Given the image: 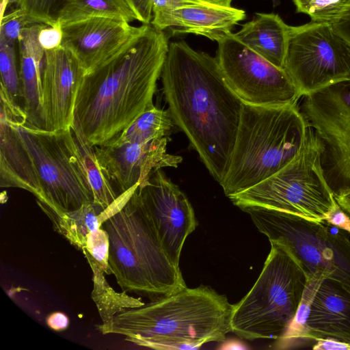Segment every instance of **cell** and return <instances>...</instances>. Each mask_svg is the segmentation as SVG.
Masks as SVG:
<instances>
[{
  "label": "cell",
  "mask_w": 350,
  "mask_h": 350,
  "mask_svg": "<svg viewBox=\"0 0 350 350\" xmlns=\"http://www.w3.org/2000/svg\"><path fill=\"white\" fill-rule=\"evenodd\" d=\"M220 349H245V347L243 345L241 342L239 341H230L226 342L224 344L223 347H221Z\"/></svg>",
  "instance_id": "obj_42"
},
{
  "label": "cell",
  "mask_w": 350,
  "mask_h": 350,
  "mask_svg": "<svg viewBox=\"0 0 350 350\" xmlns=\"http://www.w3.org/2000/svg\"><path fill=\"white\" fill-rule=\"evenodd\" d=\"M90 17H108L131 23L137 18L125 0H68L57 17V25Z\"/></svg>",
  "instance_id": "obj_24"
},
{
  "label": "cell",
  "mask_w": 350,
  "mask_h": 350,
  "mask_svg": "<svg viewBox=\"0 0 350 350\" xmlns=\"http://www.w3.org/2000/svg\"><path fill=\"white\" fill-rule=\"evenodd\" d=\"M135 14L137 21L143 24H150L152 18L153 0H125Z\"/></svg>",
  "instance_id": "obj_35"
},
{
  "label": "cell",
  "mask_w": 350,
  "mask_h": 350,
  "mask_svg": "<svg viewBox=\"0 0 350 350\" xmlns=\"http://www.w3.org/2000/svg\"><path fill=\"white\" fill-rule=\"evenodd\" d=\"M38 40L44 51L53 50L59 47L62 42L61 26L46 25L40 31Z\"/></svg>",
  "instance_id": "obj_34"
},
{
  "label": "cell",
  "mask_w": 350,
  "mask_h": 350,
  "mask_svg": "<svg viewBox=\"0 0 350 350\" xmlns=\"http://www.w3.org/2000/svg\"><path fill=\"white\" fill-rule=\"evenodd\" d=\"M269 242L285 246L311 278L323 276L350 293V237L327 221L259 207L246 208Z\"/></svg>",
  "instance_id": "obj_8"
},
{
  "label": "cell",
  "mask_w": 350,
  "mask_h": 350,
  "mask_svg": "<svg viewBox=\"0 0 350 350\" xmlns=\"http://www.w3.org/2000/svg\"><path fill=\"white\" fill-rule=\"evenodd\" d=\"M137 189L101 227L109 235V267L122 291L154 300L187 286L165 252Z\"/></svg>",
  "instance_id": "obj_5"
},
{
  "label": "cell",
  "mask_w": 350,
  "mask_h": 350,
  "mask_svg": "<svg viewBox=\"0 0 350 350\" xmlns=\"http://www.w3.org/2000/svg\"><path fill=\"white\" fill-rule=\"evenodd\" d=\"M46 322L49 328L60 332L65 330L68 327L69 319L66 314L62 312H54L47 317Z\"/></svg>",
  "instance_id": "obj_37"
},
{
  "label": "cell",
  "mask_w": 350,
  "mask_h": 350,
  "mask_svg": "<svg viewBox=\"0 0 350 350\" xmlns=\"http://www.w3.org/2000/svg\"><path fill=\"white\" fill-rule=\"evenodd\" d=\"M206 3L225 8H230L232 0H202Z\"/></svg>",
  "instance_id": "obj_43"
},
{
  "label": "cell",
  "mask_w": 350,
  "mask_h": 350,
  "mask_svg": "<svg viewBox=\"0 0 350 350\" xmlns=\"http://www.w3.org/2000/svg\"><path fill=\"white\" fill-rule=\"evenodd\" d=\"M307 323L314 343L332 338L350 344V293L324 279L314 295Z\"/></svg>",
  "instance_id": "obj_19"
},
{
  "label": "cell",
  "mask_w": 350,
  "mask_h": 350,
  "mask_svg": "<svg viewBox=\"0 0 350 350\" xmlns=\"http://www.w3.org/2000/svg\"><path fill=\"white\" fill-rule=\"evenodd\" d=\"M314 350H350V344L332 338L318 339L312 346Z\"/></svg>",
  "instance_id": "obj_38"
},
{
  "label": "cell",
  "mask_w": 350,
  "mask_h": 350,
  "mask_svg": "<svg viewBox=\"0 0 350 350\" xmlns=\"http://www.w3.org/2000/svg\"><path fill=\"white\" fill-rule=\"evenodd\" d=\"M137 189L165 252L173 265L179 267L185 241L198 225L191 203L161 170Z\"/></svg>",
  "instance_id": "obj_13"
},
{
  "label": "cell",
  "mask_w": 350,
  "mask_h": 350,
  "mask_svg": "<svg viewBox=\"0 0 350 350\" xmlns=\"http://www.w3.org/2000/svg\"><path fill=\"white\" fill-rule=\"evenodd\" d=\"M284 68L301 96L350 81V46L328 23L290 26Z\"/></svg>",
  "instance_id": "obj_10"
},
{
  "label": "cell",
  "mask_w": 350,
  "mask_h": 350,
  "mask_svg": "<svg viewBox=\"0 0 350 350\" xmlns=\"http://www.w3.org/2000/svg\"><path fill=\"white\" fill-rule=\"evenodd\" d=\"M297 12L313 22L334 24L350 8V0H293Z\"/></svg>",
  "instance_id": "obj_28"
},
{
  "label": "cell",
  "mask_w": 350,
  "mask_h": 350,
  "mask_svg": "<svg viewBox=\"0 0 350 350\" xmlns=\"http://www.w3.org/2000/svg\"><path fill=\"white\" fill-rule=\"evenodd\" d=\"M334 196L338 205L350 217V186L334 191Z\"/></svg>",
  "instance_id": "obj_40"
},
{
  "label": "cell",
  "mask_w": 350,
  "mask_h": 350,
  "mask_svg": "<svg viewBox=\"0 0 350 350\" xmlns=\"http://www.w3.org/2000/svg\"><path fill=\"white\" fill-rule=\"evenodd\" d=\"M138 186L124 193L110 206L104 208L94 202H86L71 211H60L36 200L38 205L51 220L54 230L70 244L82 251L88 234L119 211Z\"/></svg>",
  "instance_id": "obj_20"
},
{
  "label": "cell",
  "mask_w": 350,
  "mask_h": 350,
  "mask_svg": "<svg viewBox=\"0 0 350 350\" xmlns=\"http://www.w3.org/2000/svg\"><path fill=\"white\" fill-rule=\"evenodd\" d=\"M85 75L79 62L68 49L60 46L44 51L42 91L45 130L71 128L78 90Z\"/></svg>",
  "instance_id": "obj_16"
},
{
  "label": "cell",
  "mask_w": 350,
  "mask_h": 350,
  "mask_svg": "<svg viewBox=\"0 0 350 350\" xmlns=\"http://www.w3.org/2000/svg\"><path fill=\"white\" fill-rule=\"evenodd\" d=\"M202 2V0H153L150 25L158 30L163 31L167 29L170 16L174 10Z\"/></svg>",
  "instance_id": "obj_33"
},
{
  "label": "cell",
  "mask_w": 350,
  "mask_h": 350,
  "mask_svg": "<svg viewBox=\"0 0 350 350\" xmlns=\"http://www.w3.org/2000/svg\"><path fill=\"white\" fill-rule=\"evenodd\" d=\"M0 85L3 87L11 98L21 107V88L19 72L16 66L15 46L0 40Z\"/></svg>",
  "instance_id": "obj_29"
},
{
  "label": "cell",
  "mask_w": 350,
  "mask_h": 350,
  "mask_svg": "<svg viewBox=\"0 0 350 350\" xmlns=\"http://www.w3.org/2000/svg\"><path fill=\"white\" fill-rule=\"evenodd\" d=\"M23 0H1V18L5 14L6 9L10 5L14 4L16 8L21 5Z\"/></svg>",
  "instance_id": "obj_41"
},
{
  "label": "cell",
  "mask_w": 350,
  "mask_h": 350,
  "mask_svg": "<svg viewBox=\"0 0 350 350\" xmlns=\"http://www.w3.org/2000/svg\"><path fill=\"white\" fill-rule=\"evenodd\" d=\"M18 130L37 173L40 201L64 211L94 202L71 128L49 131L23 122Z\"/></svg>",
  "instance_id": "obj_9"
},
{
  "label": "cell",
  "mask_w": 350,
  "mask_h": 350,
  "mask_svg": "<svg viewBox=\"0 0 350 350\" xmlns=\"http://www.w3.org/2000/svg\"><path fill=\"white\" fill-rule=\"evenodd\" d=\"M71 129L78 155L93 194L94 202L106 208L113 204L120 196L105 176L98 161L94 147L88 141L79 120L75 115Z\"/></svg>",
  "instance_id": "obj_23"
},
{
  "label": "cell",
  "mask_w": 350,
  "mask_h": 350,
  "mask_svg": "<svg viewBox=\"0 0 350 350\" xmlns=\"http://www.w3.org/2000/svg\"><path fill=\"white\" fill-rule=\"evenodd\" d=\"M35 23L23 8H16L1 18L0 40L16 46L22 29Z\"/></svg>",
  "instance_id": "obj_32"
},
{
  "label": "cell",
  "mask_w": 350,
  "mask_h": 350,
  "mask_svg": "<svg viewBox=\"0 0 350 350\" xmlns=\"http://www.w3.org/2000/svg\"><path fill=\"white\" fill-rule=\"evenodd\" d=\"M170 138L121 145L93 146L99 165L119 196L139 185L142 187L151 175L163 167H177L182 157L167 152Z\"/></svg>",
  "instance_id": "obj_14"
},
{
  "label": "cell",
  "mask_w": 350,
  "mask_h": 350,
  "mask_svg": "<svg viewBox=\"0 0 350 350\" xmlns=\"http://www.w3.org/2000/svg\"><path fill=\"white\" fill-rule=\"evenodd\" d=\"M234 304L208 286L180 290L136 307L124 309L97 329L154 349H198L222 342L231 332Z\"/></svg>",
  "instance_id": "obj_3"
},
{
  "label": "cell",
  "mask_w": 350,
  "mask_h": 350,
  "mask_svg": "<svg viewBox=\"0 0 350 350\" xmlns=\"http://www.w3.org/2000/svg\"><path fill=\"white\" fill-rule=\"evenodd\" d=\"M161 75L174 124L220 184L229 167L243 103L227 83L216 57L183 40L169 44Z\"/></svg>",
  "instance_id": "obj_1"
},
{
  "label": "cell",
  "mask_w": 350,
  "mask_h": 350,
  "mask_svg": "<svg viewBox=\"0 0 350 350\" xmlns=\"http://www.w3.org/2000/svg\"><path fill=\"white\" fill-rule=\"evenodd\" d=\"M92 271L93 290L92 298L94 301L101 324L109 323L113 316L124 309L136 308L144 304L140 299L133 297L122 291L118 293L109 284L105 272L89 256L84 255Z\"/></svg>",
  "instance_id": "obj_25"
},
{
  "label": "cell",
  "mask_w": 350,
  "mask_h": 350,
  "mask_svg": "<svg viewBox=\"0 0 350 350\" xmlns=\"http://www.w3.org/2000/svg\"><path fill=\"white\" fill-rule=\"evenodd\" d=\"M308 129L298 103H243L229 167L220 183L225 195L250 189L283 168L299 152Z\"/></svg>",
  "instance_id": "obj_4"
},
{
  "label": "cell",
  "mask_w": 350,
  "mask_h": 350,
  "mask_svg": "<svg viewBox=\"0 0 350 350\" xmlns=\"http://www.w3.org/2000/svg\"><path fill=\"white\" fill-rule=\"evenodd\" d=\"M289 27L277 14L256 13L233 35L273 65L284 68Z\"/></svg>",
  "instance_id": "obj_22"
},
{
  "label": "cell",
  "mask_w": 350,
  "mask_h": 350,
  "mask_svg": "<svg viewBox=\"0 0 350 350\" xmlns=\"http://www.w3.org/2000/svg\"><path fill=\"white\" fill-rule=\"evenodd\" d=\"M216 59L234 94L245 104L298 103L302 96L284 68L250 49L230 33L217 42Z\"/></svg>",
  "instance_id": "obj_11"
},
{
  "label": "cell",
  "mask_w": 350,
  "mask_h": 350,
  "mask_svg": "<svg viewBox=\"0 0 350 350\" xmlns=\"http://www.w3.org/2000/svg\"><path fill=\"white\" fill-rule=\"evenodd\" d=\"M82 252L92 258L106 275L112 274L109 264V235L103 228L100 227L88 234Z\"/></svg>",
  "instance_id": "obj_31"
},
{
  "label": "cell",
  "mask_w": 350,
  "mask_h": 350,
  "mask_svg": "<svg viewBox=\"0 0 350 350\" xmlns=\"http://www.w3.org/2000/svg\"><path fill=\"white\" fill-rule=\"evenodd\" d=\"M323 276H312L308 280L297 310L282 336L275 341V349H293L306 347L314 342L309 336L308 319L314 295Z\"/></svg>",
  "instance_id": "obj_27"
},
{
  "label": "cell",
  "mask_w": 350,
  "mask_h": 350,
  "mask_svg": "<svg viewBox=\"0 0 350 350\" xmlns=\"http://www.w3.org/2000/svg\"><path fill=\"white\" fill-rule=\"evenodd\" d=\"M68 0H23V8L37 23L57 26L59 11ZM60 26V25H59Z\"/></svg>",
  "instance_id": "obj_30"
},
{
  "label": "cell",
  "mask_w": 350,
  "mask_h": 350,
  "mask_svg": "<svg viewBox=\"0 0 350 350\" xmlns=\"http://www.w3.org/2000/svg\"><path fill=\"white\" fill-rule=\"evenodd\" d=\"M325 146L309 126L295 157L260 183L229 197L242 211L259 207L323 221L335 199L325 172Z\"/></svg>",
  "instance_id": "obj_7"
},
{
  "label": "cell",
  "mask_w": 350,
  "mask_h": 350,
  "mask_svg": "<svg viewBox=\"0 0 350 350\" xmlns=\"http://www.w3.org/2000/svg\"><path fill=\"white\" fill-rule=\"evenodd\" d=\"M300 110L325 146L324 165L334 191L350 186V81L303 96Z\"/></svg>",
  "instance_id": "obj_12"
},
{
  "label": "cell",
  "mask_w": 350,
  "mask_h": 350,
  "mask_svg": "<svg viewBox=\"0 0 350 350\" xmlns=\"http://www.w3.org/2000/svg\"><path fill=\"white\" fill-rule=\"evenodd\" d=\"M245 16L243 10L203 1L174 10L170 16L167 29H171L173 33H192L218 42L232 33L234 26Z\"/></svg>",
  "instance_id": "obj_21"
},
{
  "label": "cell",
  "mask_w": 350,
  "mask_h": 350,
  "mask_svg": "<svg viewBox=\"0 0 350 350\" xmlns=\"http://www.w3.org/2000/svg\"><path fill=\"white\" fill-rule=\"evenodd\" d=\"M270 244L256 282L234 304L231 330L243 339H279L293 319L310 279L285 246L272 241Z\"/></svg>",
  "instance_id": "obj_6"
},
{
  "label": "cell",
  "mask_w": 350,
  "mask_h": 350,
  "mask_svg": "<svg viewBox=\"0 0 350 350\" xmlns=\"http://www.w3.org/2000/svg\"><path fill=\"white\" fill-rule=\"evenodd\" d=\"M174 124L169 110L154 106L141 114L118 136L105 144L121 145L161 139L168 137Z\"/></svg>",
  "instance_id": "obj_26"
},
{
  "label": "cell",
  "mask_w": 350,
  "mask_h": 350,
  "mask_svg": "<svg viewBox=\"0 0 350 350\" xmlns=\"http://www.w3.org/2000/svg\"><path fill=\"white\" fill-rule=\"evenodd\" d=\"M46 25L35 23L22 29L18 39L22 107L29 126L45 130L42 107V69L44 50L38 36Z\"/></svg>",
  "instance_id": "obj_18"
},
{
  "label": "cell",
  "mask_w": 350,
  "mask_h": 350,
  "mask_svg": "<svg viewBox=\"0 0 350 350\" xmlns=\"http://www.w3.org/2000/svg\"><path fill=\"white\" fill-rule=\"evenodd\" d=\"M332 25L335 31L350 46V8Z\"/></svg>",
  "instance_id": "obj_39"
},
{
  "label": "cell",
  "mask_w": 350,
  "mask_h": 350,
  "mask_svg": "<svg viewBox=\"0 0 350 350\" xmlns=\"http://www.w3.org/2000/svg\"><path fill=\"white\" fill-rule=\"evenodd\" d=\"M168 47L163 31L144 24L142 32L118 55L85 75L75 115L92 146L113 139L154 106L152 98Z\"/></svg>",
  "instance_id": "obj_2"
},
{
  "label": "cell",
  "mask_w": 350,
  "mask_h": 350,
  "mask_svg": "<svg viewBox=\"0 0 350 350\" xmlns=\"http://www.w3.org/2000/svg\"><path fill=\"white\" fill-rule=\"evenodd\" d=\"M144 27L108 17L85 18L61 25V46L72 53L87 75L118 55Z\"/></svg>",
  "instance_id": "obj_15"
},
{
  "label": "cell",
  "mask_w": 350,
  "mask_h": 350,
  "mask_svg": "<svg viewBox=\"0 0 350 350\" xmlns=\"http://www.w3.org/2000/svg\"><path fill=\"white\" fill-rule=\"evenodd\" d=\"M23 122H27L23 107L0 85V186L25 189L42 200L33 163L18 130Z\"/></svg>",
  "instance_id": "obj_17"
},
{
  "label": "cell",
  "mask_w": 350,
  "mask_h": 350,
  "mask_svg": "<svg viewBox=\"0 0 350 350\" xmlns=\"http://www.w3.org/2000/svg\"><path fill=\"white\" fill-rule=\"evenodd\" d=\"M325 220L350 234V217L341 208L336 200Z\"/></svg>",
  "instance_id": "obj_36"
}]
</instances>
